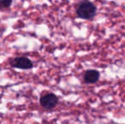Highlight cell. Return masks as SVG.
I'll list each match as a JSON object with an SVG mask.
<instances>
[{
  "mask_svg": "<svg viewBox=\"0 0 125 124\" xmlns=\"http://www.w3.org/2000/svg\"><path fill=\"white\" fill-rule=\"evenodd\" d=\"M96 14V7L90 2H82L77 8V15L84 20H91Z\"/></svg>",
  "mask_w": 125,
  "mask_h": 124,
  "instance_id": "1",
  "label": "cell"
},
{
  "mask_svg": "<svg viewBox=\"0 0 125 124\" xmlns=\"http://www.w3.org/2000/svg\"><path fill=\"white\" fill-rule=\"evenodd\" d=\"M39 102L43 109L50 111L57 105L58 97L53 93H46L40 97Z\"/></svg>",
  "mask_w": 125,
  "mask_h": 124,
  "instance_id": "2",
  "label": "cell"
},
{
  "mask_svg": "<svg viewBox=\"0 0 125 124\" xmlns=\"http://www.w3.org/2000/svg\"><path fill=\"white\" fill-rule=\"evenodd\" d=\"M10 66L14 68L21 70H30L33 67V63L26 56H18L10 60Z\"/></svg>",
  "mask_w": 125,
  "mask_h": 124,
  "instance_id": "3",
  "label": "cell"
},
{
  "mask_svg": "<svg viewBox=\"0 0 125 124\" xmlns=\"http://www.w3.org/2000/svg\"><path fill=\"white\" fill-rule=\"evenodd\" d=\"M84 82L86 83H95L100 79V73L96 70H89L84 73Z\"/></svg>",
  "mask_w": 125,
  "mask_h": 124,
  "instance_id": "4",
  "label": "cell"
},
{
  "mask_svg": "<svg viewBox=\"0 0 125 124\" xmlns=\"http://www.w3.org/2000/svg\"><path fill=\"white\" fill-rule=\"evenodd\" d=\"M12 4V1L10 0H0V10L8 9Z\"/></svg>",
  "mask_w": 125,
  "mask_h": 124,
  "instance_id": "5",
  "label": "cell"
}]
</instances>
